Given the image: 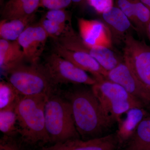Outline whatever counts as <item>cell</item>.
I'll list each match as a JSON object with an SVG mask.
<instances>
[{
	"instance_id": "obj_1",
	"label": "cell",
	"mask_w": 150,
	"mask_h": 150,
	"mask_svg": "<svg viewBox=\"0 0 150 150\" xmlns=\"http://www.w3.org/2000/svg\"><path fill=\"white\" fill-rule=\"evenodd\" d=\"M66 98L71 107L75 126L83 140L105 136L115 122L106 114L92 89L69 92Z\"/></svg>"
},
{
	"instance_id": "obj_2",
	"label": "cell",
	"mask_w": 150,
	"mask_h": 150,
	"mask_svg": "<svg viewBox=\"0 0 150 150\" xmlns=\"http://www.w3.org/2000/svg\"><path fill=\"white\" fill-rule=\"evenodd\" d=\"M48 95L19 98L16 106L18 134L25 144L43 145L50 142L45 126V105Z\"/></svg>"
},
{
	"instance_id": "obj_3",
	"label": "cell",
	"mask_w": 150,
	"mask_h": 150,
	"mask_svg": "<svg viewBox=\"0 0 150 150\" xmlns=\"http://www.w3.org/2000/svg\"><path fill=\"white\" fill-rule=\"evenodd\" d=\"M51 93L45 105V126L50 142L65 143L80 139L70 102Z\"/></svg>"
},
{
	"instance_id": "obj_4",
	"label": "cell",
	"mask_w": 150,
	"mask_h": 150,
	"mask_svg": "<svg viewBox=\"0 0 150 150\" xmlns=\"http://www.w3.org/2000/svg\"><path fill=\"white\" fill-rule=\"evenodd\" d=\"M6 81L20 96L49 95L55 86L43 65H18L6 73Z\"/></svg>"
},
{
	"instance_id": "obj_5",
	"label": "cell",
	"mask_w": 150,
	"mask_h": 150,
	"mask_svg": "<svg viewBox=\"0 0 150 150\" xmlns=\"http://www.w3.org/2000/svg\"><path fill=\"white\" fill-rule=\"evenodd\" d=\"M123 44L124 62L150 99V46L136 39L131 33L127 35Z\"/></svg>"
},
{
	"instance_id": "obj_6",
	"label": "cell",
	"mask_w": 150,
	"mask_h": 150,
	"mask_svg": "<svg viewBox=\"0 0 150 150\" xmlns=\"http://www.w3.org/2000/svg\"><path fill=\"white\" fill-rule=\"evenodd\" d=\"M43 66L56 86L68 83L92 86L96 83L86 72L54 52L46 57Z\"/></svg>"
},
{
	"instance_id": "obj_7",
	"label": "cell",
	"mask_w": 150,
	"mask_h": 150,
	"mask_svg": "<svg viewBox=\"0 0 150 150\" xmlns=\"http://www.w3.org/2000/svg\"><path fill=\"white\" fill-rule=\"evenodd\" d=\"M54 41L70 50L82 51L91 55L96 59L100 64L107 71L115 68L124 62L121 57L111 48L93 47L86 45L76 33L61 38Z\"/></svg>"
},
{
	"instance_id": "obj_8",
	"label": "cell",
	"mask_w": 150,
	"mask_h": 150,
	"mask_svg": "<svg viewBox=\"0 0 150 150\" xmlns=\"http://www.w3.org/2000/svg\"><path fill=\"white\" fill-rule=\"evenodd\" d=\"M49 37L39 22L33 23L17 40L22 48L25 59L30 64H38Z\"/></svg>"
},
{
	"instance_id": "obj_9",
	"label": "cell",
	"mask_w": 150,
	"mask_h": 150,
	"mask_svg": "<svg viewBox=\"0 0 150 150\" xmlns=\"http://www.w3.org/2000/svg\"><path fill=\"white\" fill-rule=\"evenodd\" d=\"M105 79L118 84L131 95L143 103L145 106L150 107L149 98L125 62L107 71Z\"/></svg>"
},
{
	"instance_id": "obj_10",
	"label": "cell",
	"mask_w": 150,
	"mask_h": 150,
	"mask_svg": "<svg viewBox=\"0 0 150 150\" xmlns=\"http://www.w3.org/2000/svg\"><path fill=\"white\" fill-rule=\"evenodd\" d=\"M78 24L80 36L86 45L112 49L111 33L103 22L79 18Z\"/></svg>"
},
{
	"instance_id": "obj_11",
	"label": "cell",
	"mask_w": 150,
	"mask_h": 150,
	"mask_svg": "<svg viewBox=\"0 0 150 150\" xmlns=\"http://www.w3.org/2000/svg\"><path fill=\"white\" fill-rule=\"evenodd\" d=\"M53 48L54 52L59 56L91 74L96 80L105 79L107 71L91 55L82 51L67 49L56 41H54Z\"/></svg>"
},
{
	"instance_id": "obj_12",
	"label": "cell",
	"mask_w": 150,
	"mask_h": 150,
	"mask_svg": "<svg viewBox=\"0 0 150 150\" xmlns=\"http://www.w3.org/2000/svg\"><path fill=\"white\" fill-rule=\"evenodd\" d=\"M96 81V83L92 86L91 89L104 110L111 103L120 100H128L144 105L118 84L105 79Z\"/></svg>"
},
{
	"instance_id": "obj_13",
	"label": "cell",
	"mask_w": 150,
	"mask_h": 150,
	"mask_svg": "<svg viewBox=\"0 0 150 150\" xmlns=\"http://www.w3.org/2000/svg\"><path fill=\"white\" fill-rule=\"evenodd\" d=\"M100 15L102 21L110 30L113 43H123L127 35L135 30L129 18L116 6Z\"/></svg>"
},
{
	"instance_id": "obj_14",
	"label": "cell",
	"mask_w": 150,
	"mask_h": 150,
	"mask_svg": "<svg viewBox=\"0 0 150 150\" xmlns=\"http://www.w3.org/2000/svg\"><path fill=\"white\" fill-rule=\"evenodd\" d=\"M149 107L131 108L125 113V118H121L118 123V129L115 132L119 146H123L130 139L140 122L147 114Z\"/></svg>"
},
{
	"instance_id": "obj_15",
	"label": "cell",
	"mask_w": 150,
	"mask_h": 150,
	"mask_svg": "<svg viewBox=\"0 0 150 150\" xmlns=\"http://www.w3.org/2000/svg\"><path fill=\"white\" fill-rule=\"evenodd\" d=\"M65 144L71 150H116L119 146L115 133L89 140H69Z\"/></svg>"
},
{
	"instance_id": "obj_16",
	"label": "cell",
	"mask_w": 150,
	"mask_h": 150,
	"mask_svg": "<svg viewBox=\"0 0 150 150\" xmlns=\"http://www.w3.org/2000/svg\"><path fill=\"white\" fill-rule=\"evenodd\" d=\"M25 59L22 48L17 40L0 39V67L5 72L22 64Z\"/></svg>"
},
{
	"instance_id": "obj_17",
	"label": "cell",
	"mask_w": 150,
	"mask_h": 150,
	"mask_svg": "<svg viewBox=\"0 0 150 150\" xmlns=\"http://www.w3.org/2000/svg\"><path fill=\"white\" fill-rule=\"evenodd\" d=\"M40 0H9L2 9V19L11 20L35 15Z\"/></svg>"
},
{
	"instance_id": "obj_18",
	"label": "cell",
	"mask_w": 150,
	"mask_h": 150,
	"mask_svg": "<svg viewBox=\"0 0 150 150\" xmlns=\"http://www.w3.org/2000/svg\"><path fill=\"white\" fill-rule=\"evenodd\" d=\"M121 150H150V107L133 136Z\"/></svg>"
},
{
	"instance_id": "obj_19",
	"label": "cell",
	"mask_w": 150,
	"mask_h": 150,
	"mask_svg": "<svg viewBox=\"0 0 150 150\" xmlns=\"http://www.w3.org/2000/svg\"><path fill=\"white\" fill-rule=\"evenodd\" d=\"M35 15L13 19H2L0 22L1 39L15 41L18 39L25 30L33 23Z\"/></svg>"
},
{
	"instance_id": "obj_20",
	"label": "cell",
	"mask_w": 150,
	"mask_h": 150,
	"mask_svg": "<svg viewBox=\"0 0 150 150\" xmlns=\"http://www.w3.org/2000/svg\"><path fill=\"white\" fill-rule=\"evenodd\" d=\"M16 103L0 110V131L4 136L13 137L18 133Z\"/></svg>"
},
{
	"instance_id": "obj_21",
	"label": "cell",
	"mask_w": 150,
	"mask_h": 150,
	"mask_svg": "<svg viewBox=\"0 0 150 150\" xmlns=\"http://www.w3.org/2000/svg\"><path fill=\"white\" fill-rule=\"evenodd\" d=\"M135 23L134 28L141 35H146L150 20V10L139 0H134Z\"/></svg>"
},
{
	"instance_id": "obj_22",
	"label": "cell",
	"mask_w": 150,
	"mask_h": 150,
	"mask_svg": "<svg viewBox=\"0 0 150 150\" xmlns=\"http://www.w3.org/2000/svg\"><path fill=\"white\" fill-rule=\"evenodd\" d=\"M39 23L47 33L49 37L53 38L54 40L76 33L73 28H68L62 26L43 16Z\"/></svg>"
},
{
	"instance_id": "obj_23",
	"label": "cell",
	"mask_w": 150,
	"mask_h": 150,
	"mask_svg": "<svg viewBox=\"0 0 150 150\" xmlns=\"http://www.w3.org/2000/svg\"><path fill=\"white\" fill-rule=\"evenodd\" d=\"M20 96L7 81L0 83V110L15 104Z\"/></svg>"
},
{
	"instance_id": "obj_24",
	"label": "cell",
	"mask_w": 150,
	"mask_h": 150,
	"mask_svg": "<svg viewBox=\"0 0 150 150\" xmlns=\"http://www.w3.org/2000/svg\"><path fill=\"white\" fill-rule=\"evenodd\" d=\"M43 17L62 26L73 28L71 13L65 9L49 10Z\"/></svg>"
},
{
	"instance_id": "obj_25",
	"label": "cell",
	"mask_w": 150,
	"mask_h": 150,
	"mask_svg": "<svg viewBox=\"0 0 150 150\" xmlns=\"http://www.w3.org/2000/svg\"><path fill=\"white\" fill-rule=\"evenodd\" d=\"M116 6L126 15L131 21L134 28L135 14H134V0H115ZM135 29V28H134Z\"/></svg>"
},
{
	"instance_id": "obj_26",
	"label": "cell",
	"mask_w": 150,
	"mask_h": 150,
	"mask_svg": "<svg viewBox=\"0 0 150 150\" xmlns=\"http://www.w3.org/2000/svg\"><path fill=\"white\" fill-rule=\"evenodd\" d=\"M89 5L101 15L109 10L114 4V0H86Z\"/></svg>"
},
{
	"instance_id": "obj_27",
	"label": "cell",
	"mask_w": 150,
	"mask_h": 150,
	"mask_svg": "<svg viewBox=\"0 0 150 150\" xmlns=\"http://www.w3.org/2000/svg\"><path fill=\"white\" fill-rule=\"evenodd\" d=\"M72 3V0H40V7L49 10L66 9Z\"/></svg>"
},
{
	"instance_id": "obj_28",
	"label": "cell",
	"mask_w": 150,
	"mask_h": 150,
	"mask_svg": "<svg viewBox=\"0 0 150 150\" xmlns=\"http://www.w3.org/2000/svg\"><path fill=\"white\" fill-rule=\"evenodd\" d=\"M0 150H22L13 137L4 136L0 141Z\"/></svg>"
},
{
	"instance_id": "obj_29",
	"label": "cell",
	"mask_w": 150,
	"mask_h": 150,
	"mask_svg": "<svg viewBox=\"0 0 150 150\" xmlns=\"http://www.w3.org/2000/svg\"><path fill=\"white\" fill-rule=\"evenodd\" d=\"M41 150H71L65 143H58L54 144L50 146H44Z\"/></svg>"
},
{
	"instance_id": "obj_30",
	"label": "cell",
	"mask_w": 150,
	"mask_h": 150,
	"mask_svg": "<svg viewBox=\"0 0 150 150\" xmlns=\"http://www.w3.org/2000/svg\"><path fill=\"white\" fill-rule=\"evenodd\" d=\"M150 10V0H139Z\"/></svg>"
},
{
	"instance_id": "obj_31",
	"label": "cell",
	"mask_w": 150,
	"mask_h": 150,
	"mask_svg": "<svg viewBox=\"0 0 150 150\" xmlns=\"http://www.w3.org/2000/svg\"><path fill=\"white\" fill-rule=\"evenodd\" d=\"M146 35L149 38L150 43V20L148 25L147 28Z\"/></svg>"
},
{
	"instance_id": "obj_32",
	"label": "cell",
	"mask_w": 150,
	"mask_h": 150,
	"mask_svg": "<svg viewBox=\"0 0 150 150\" xmlns=\"http://www.w3.org/2000/svg\"><path fill=\"white\" fill-rule=\"evenodd\" d=\"M83 0H72V3H74L75 4H79L83 2Z\"/></svg>"
}]
</instances>
